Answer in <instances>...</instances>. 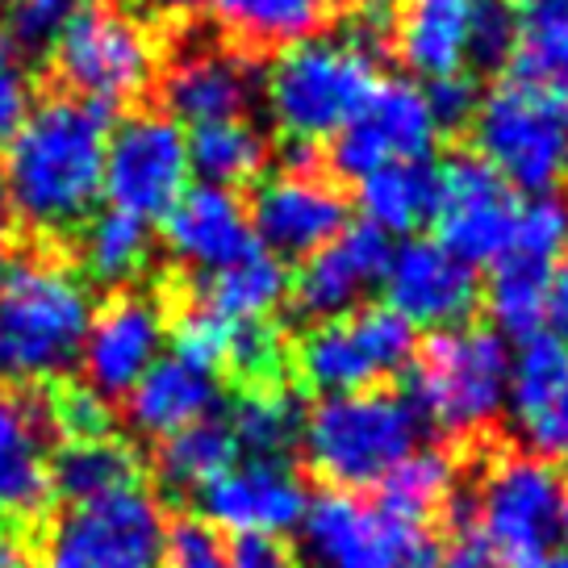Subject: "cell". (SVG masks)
<instances>
[{
    "instance_id": "6da1fadb",
    "label": "cell",
    "mask_w": 568,
    "mask_h": 568,
    "mask_svg": "<svg viewBox=\"0 0 568 568\" xmlns=\"http://www.w3.org/2000/svg\"><path fill=\"white\" fill-rule=\"evenodd\" d=\"M109 113L113 109L80 97H47L30 109L21 130L4 142V189L9 213L38 234L75 231L97 213L105 184Z\"/></svg>"
},
{
    "instance_id": "7a4b0ae2",
    "label": "cell",
    "mask_w": 568,
    "mask_h": 568,
    "mask_svg": "<svg viewBox=\"0 0 568 568\" xmlns=\"http://www.w3.org/2000/svg\"><path fill=\"white\" fill-rule=\"evenodd\" d=\"M89 284L59 260H21L0 276V385L54 381L80 359Z\"/></svg>"
},
{
    "instance_id": "3957f363",
    "label": "cell",
    "mask_w": 568,
    "mask_h": 568,
    "mask_svg": "<svg viewBox=\"0 0 568 568\" xmlns=\"http://www.w3.org/2000/svg\"><path fill=\"white\" fill-rule=\"evenodd\" d=\"M423 439V418L402 393H326L305 414L302 447L310 468L331 489H373Z\"/></svg>"
},
{
    "instance_id": "277c9868",
    "label": "cell",
    "mask_w": 568,
    "mask_h": 568,
    "mask_svg": "<svg viewBox=\"0 0 568 568\" xmlns=\"http://www.w3.org/2000/svg\"><path fill=\"white\" fill-rule=\"evenodd\" d=\"M376 80L373 54L343 34H314L276 51L267 75H260V97L284 139L314 146L335 139Z\"/></svg>"
},
{
    "instance_id": "5b68a950",
    "label": "cell",
    "mask_w": 568,
    "mask_h": 568,
    "mask_svg": "<svg viewBox=\"0 0 568 568\" xmlns=\"http://www.w3.org/2000/svg\"><path fill=\"white\" fill-rule=\"evenodd\" d=\"M510 347L494 326L435 331L406 364V397L423 426L468 435L506 409Z\"/></svg>"
},
{
    "instance_id": "8992f818",
    "label": "cell",
    "mask_w": 568,
    "mask_h": 568,
    "mask_svg": "<svg viewBox=\"0 0 568 568\" xmlns=\"http://www.w3.org/2000/svg\"><path fill=\"white\" fill-rule=\"evenodd\" d=\"M297 535V568H439L430 523L393 515L347 489L310 497Z\"/></svg>"
},
{
    "instance_id": "52a82bcc",
    "label": "cell",
    "mask_w": 568,
    "mask_h": 568,
    "mask_svg": "<svg viewBox=\"0 0 568 568\" xmlns=\"http://www.w3.org/2000/svg\"><path fill=\"white\" fill-rule=\"evenodd\" d=\"M468 125L477 155L515 193H556L568 172V113L551 92L506 75L480 97Z\"/></svg>"
},
{
    "instance_id": "ba28073f",
    "label": "cell",
    "mask_w": 568,
    "mask_h": 568,
    "mask_svg": "<svg viewBox=\"0 0 568 568\" xmlns=\"http://www.w3.org/2000/svg\"><path fill=\"white\" fill-rule=\"evenodd\" d=\"M565 494L560 468L544 456H497L480 477L473 510L456 506V518L473 523L510 568H539L560 539Z\"/></svg>"
},
{
    "instance_id": "9c48e42d",
    "label": "cell",
    "mask_w": 568,
    "mask_h": 568,
    "mask_svg": "<svg viewBox=\"0 0 568 568\" xmlns=\"http://www.w3.org/2000/svg\"><path fill=\"white\" fill-rule=\"evenodd\" d=\"M155 68L160 51L151 30L109 0L89 4L51 47V71L68 97L97 101L105 109L142 97L155 80Z\"/></svg>"
},
{
    "instance_id": "30bf717a",
    "label": "cell",
    "mask_w": 568,
    "mask_h": 568,
    "mask_svg": "<svg viewBox=\"0 0 568 568\" xmlns=\"http://www.w3.org/2000/svg\"><path fill=\"white\" fill-rule=\"evenodd\" d=\"M168 515L146 485L71 501L42 539L38 568H163Z\"/></svg>"
},
{
    "instance_id": "8fae6325",
    "label": "cell",
    "mask_w": 568,
    "mask_h": 568,
    "mask_svg": "<svg viewBox=\"0 0 568 568\" xmlns=\"http://www.w3.org/2000/svg\"><path fill=\"white\" fill-rule=\"evenodd\" d=\"M418 352V326L389 305H364L343 318L314 322L297 347V373L314 393L376 389L385 376L406 373Z\"/></svg>"
},
{
    "instance_id": "7c38bea8",
    "label": "cell",
    "mask_w": 568,
    "mask_h": 568,
    "mask_svg": "<svg viewBox=\"0 0 568 568\" xmlns=\"http://www.w3.org/2000/svg\"><path fill=\"white\" fill-rule=\"evenodd\" d=\"M515 213V189L473 151L452 155L444 168H435V243L468 267H489L510 247Z\"/></svg>"
},
{
    "instance_id": "4fadbf2b",
    "label": "cell",
    "mask_w": 568,
    "mask_h": 568,
    "mask_svg": "<svg viewBox=\"0 0 568 568\" xmlns=\"http://www.w3.org/2000/svg\"><path fill=\"white\" fill-rule=\"evenodd\" d=\"M189 189V139L184 125L168 113H134L118 130H109L105 184L113 210H125L151 222Z\"/></svg>"
},
{
    "instance_id": "5bb4252c",
    "label": "cell",
    "mask_w": 568,
    "mask_h": 568,
    "mask_svg": "<svg viewBox=\"0 0 568 568\" xmlns=\"http://www.w3.org/2000/svg\"><path fill=\"white\" fill-rule=\"evenodd\" d=\"M439 130L414 80H376L364 105L331 139V168L359 180L385 163H418L435 151Z\"/></svg>"
},
{
    "instance_id": "9a60e30c",
    "label": "cell",
    "mask_w": 568,
    "mask_h": 568,
    "mask_svg": "<svg viewBox=\"0 0 568 568\" xmlns=\"http://www.w3.org/2000/svg\"><path fill=\"white\" fill-rule=\"evenodd\" d=\"M163 113L180 125H205L222 118H251L260 101V71L234 42L193 38L184 42L160 80Z\"/></svg>"
},
{
    "instance_id": "2e32d148",
    "label": "cell",
    "mask_w": 568,
    "mask_h": 568,
    "mask_svg": "<svg viewBox=\"0 0 568 568\" xmlns=\"http://www.w3.org/2000/svg\"><path fill=\"white\" fill-rule=\"evenodd\" d=\"M305 480L288 460L243 456L196 489L201 518L231 535H288L305 515Z\"/></svg>"
},
{
    "instance_id": "e0dca14e",
    "label": "cell",
    "mask_w": 568,
    "mask_h": 568,
    "mask_svg": "<svg viewBox=\"0 0 568 568\" xmlns=\"http://www.w3.org/2000/svg\"><path fill=\"white\" fill-rule=\"evenodd\" d=\"M381 284L385 305L423 331L464 326L480 305L477 267L456 260L435 239H406L402 247H393Z\"/></svg>"
},
{
    "instance_id": "ac0fdd59",
    "label": "cell",
    "mask_w": 568,
    "mask_h": 568,
    "mask_svg": "<svg viewBox=\"0 0 568 568\" xmlns=\"http://www.w3.org/2000/svg\"><path fill=\"white\" fill-rule=\"evenodd\" d=\"M168 343V314L151 293H118L101 310H92L80 364L84 385L101 397H125L139 385V376L163 355Z\"/></svg>"
},
{
    "instance_id": "d6986e66",
    "label": "cell",
    "mask_w": 568,
    "mask_h": 568,
    "mask_svg": "<svg viewBox=\"0 0 568 568\" xmlns=\"http://www.w3.org/2000/svg\"><path fill=\"white\" fill-rule=\"evenodd\" d=\"M251 234L276 260H305L347 226V196L318 172H293L264 180L251 201Z\"/></svg>"
},
{
    "instance_id": "ffe728a7",
    "label": "cell",
    "mask_w": 568,
    "mask_h": 568,
    "mask_svg": "<svg viewBox=\"0 0 568 568\" xmlns=\"http://www.w3.org/2000/svg\"><path fill=\"white\" fill-rule=\"evenodd\" d=\"M389 251V239L368 222L343 226L331 243H322L318 251L305 255L297 276H288V293H293L297 314L305 322H326L359 310V302L385 276Z\"/></svg>"
},
{
    "instance_id": "44dd1931",
    "label": "cell",
    "mask_w": 568,
    "mask_h": 568,
    "mask_svg": "<svg viewBox=\"0 0 568 568\" xmlns=\"http://www.w3.org/2000/svg\"><path fill=\"white\" fill-rule=\"evenodd\" d=\"M163 222V247L189 272H217V267L243 260L255 251V234H251V217L243 196L234 189H217V184H193L168 205Z\"/></svg>"
},
{
    "instance_id": "7402d4cb",
    "label": "cell",
    "mask_w": 568,
    "mask_h": 568,
    "mask_svg": "<svg viewBox=\"0 0 568 568\" xmlns=\"http://www.w3.org/2000/svg\"><path fill=\"white\" fill-rule=\"evenodd\" d=\"M47 414L42 402L0 385V518H34L51 501L47 477Z\"/></svg>"
},
{
    "instance_id": "603a6c76",
    "label": "cell",
    "mask_w": 568,
    "mask_h": 568,
    "mask_svg": "<svg viewBox=\"0 0 568 568\" xmlns=\"http://www.w3.org/2000/svg\"><path fill=\"white\" fill-rule=\"evenodd\" d=\"M485 0H402L393 47L414 75L439 80L473 63V30Z\"/></svg>"
},
{
    "instance_id": "cb8c5ba5",
    "label": "cell",
    "mask_w": 568,
    "mask_h": 568,
    "mask_svg": "<svg viewBox=\"0 0 568 568\" xmlns=\"http://www.w3.org/2000/svg\"><path fill=\"white\" fill-rule=\"evenodd\" d=\"M222 385L213 373H196L176 355H160L139 385L125 393V423L146 439H168L184 426L217 414Z\"/></svg>"
},
{
    "instance_id": "d4e9b609",
    "label": "cell",
    "mask_w": 568,
    "mask_h": 568,
    "mask_svg": "<svg viewBox=\"0 0 568 568\" xmlns=\"http://www.w3.org/2000/svg\"><path fill=\"white\" fill-rule=\"evenodd\" d=\"M284 297H288V267L264 247L247 251L243 260L217 267V272H205L196 284V305L231 326L272 318V310Z\"/></svg>"
},
{
    "instance_id": "484cf974",
    "label": "cell",
    "mask_w": 568,
    "mask_h": 568,
    "mask_svg": "<svg viewBox=\"0 0 568 568\" xmlns=\"http://www.w3.org/2000/svg\"><path fill=\"white\" fill-rule=\"evenodd\" d=\"M213 21L234 47L247 51H281L326 30L338 0H210Z\"/></svg>"
},
{
    "instance_id": "4316f807",
    "label": "cell",
    "mask_w": 568,
    "mask_h": 568,
    "mask_svg": "<svg viewBox=\"0 0 568 568\" xmlns=\"http://www.w3.org/2000/svg\"><path fill=\"white\" fill-rule=\"evenodd\" d=\"M47 477H51V497L71 506V501H92V497L142 485V464L125 439L101 435V439H71L59 447L47 464Z\"/></svg>"
},
{
    "instance_id": "83f0119b",
    "label": "cell",
    "mask_w": 568,
    "mask_h": 568,
    "mask_svg": "<svg viewBox=\"0 0 568 568\" xmlns=\"http://www.w3.org/2000/svg\"><path fill=\"white\" fill-rule=\"evenodd\" d=\"M355 201L364 222L376 226L385 239H409V234L430 222L435 210V168L418 163H385L368 176L355 180Z\"/></svg>"
},
{
    "instance_id": "f1b7e54d",
    "label": "cell",
    "mask_w": 568,
    "mask_h": 568,
    "mask_svg": "<svg viewBox=\"0 0 568 568\" xmlns=\"http://www.w3.org/2000/svg\"><path fill=\"white\" fill-rule=\"evenodd\" d=\"M510 63V75L568 101V0H518Z\"/></svg>"
},
{
    "instance_id": "f546056e",
    "label": "cell",
    "mask_w": 568,
    "mask_h": 568,
    "mask_svg": "<svg viewBox=\"0 0 568 568\" xmlns=\"http://www.w3.org/2000/svg\"><path fill=\"white\" fill-rule=\"evenodd\" d=\"M189 172L201 176V184L217 189H243L267 168L272 142L251 118H222V122L189 125Z\"/></svg>"
},
{
    "instance_id": "4dcf8cb0",
    "label": "cell",
    "mask_w": 568,
    "mask_h": 568,
    "mask_svg": "<svg viewBox=\"0 0 568 568\" xmlns=\"http://www.w3.org/2000/svg\"><path fill=\"white\" fill-rule=\"evenodd\" d=\"M489 267H494V276H489L485 305L494 314V331L501 338H518V343L539 335L544 318H548V284L556 264L506 247Z\"/></svg>"
},
{
    "instance_id": "1f68e13d",
    "label": "cell",
    "mask_w": 568,
    "mask_h": 568,
    "mask_svg": "<svg viewBox=\"0 0 568 568\" xmlns=\"http://www.w3.org/2000/svg\"><path fill=\"white\" fill-rule=\"evenodd\" d=\"M80 267L84 276L97 284H130L139 281L146 264H151V226L134 217L125 210H113L109 205L105 213H89L80 222Z\"/></svg>"
},
{
    "instance_id": "d6a6232c",
    "label": "cell",
    "mask_w": 568,
    "mask_h": 568,
    "mask_svg": "<svg viewBox=\"0 0 568 568\" xmlns=\"http://www.w3.org/2000/svg\"><path fill=\"white\" fill-rule=\"evenodd\" d=\"M239 456H267V460H288L293 447H302L305 409L284 385L264 389H243V397L226 414Z\"/></svg>"
},
{
    "instance_id": "836d02e7",
    "label": "cell",
    "mask_w": 568,
    "mask_h": 568,
    "mask_svg": "<svg viewBox=\"0 0 568 568\" xmlns=\"http://www.w3.org/2000/svg\"><path fill=\"white\" fill-rule=\"evenodd\" d=\"M234 460H239V444H234L231 426H226V418L210 414V418H201V423L160 439L155 473H160V480L168 489L196 494L205 480H213Z\"/></svg>"
},
{
    "instance_id": "e575fe53",
    "label": "cell",
    "mask_w": 568,
    "mask_h": 568,
    "mask_svg": "<svg viewBox=\"0 0 568 568\" xmlns=\"http://www.w3.org/2000/svg\"><path fill=\"white\" fill-rule=\"evenodd\" d=\"M381 489V506L414 523H430L444 510L456 489V468L439 447H414L406 460H397L385 473Z\"/></svg>"
},
{
    "instance_id": "d590c367",
    "label": "cell",
    "mask_w": 568,
    "mask_h": 568,
    "mask_svg": "<svg viewBox=\"0 0 568 568\" xmlns=\"http://www.w3.org/2000/svg\"><path fill=\"white\" fill-rule=\"evenodd\" d=\"M226 368L243 381V389L281 385L284 368H288V343H284V335L267 318L243 322V326H234V335H231Z\"/></svg>"
},
{
    "instance_id": "8d00e7d4",
    "label": "cell",
    "mask_w": 568,
    "mask_h": 568,
    "mask_svg": "<svg viewBox=\"0 0 568 568\" xmlns=\"http://www.w3.org/2000/svg\"><path fill=\"white\" fill-rule=\"evenodd\" d=\"M42 414H47L51 435H63V444L113 435V402L101 397L92 385H54L42 402Z\"/></svg>"
},
{
    "instance_id": "74e56055",
    "label": "cell",
    "mask_w": 568,
    "mask_h": 568,
    "mask_svg": "<svg viewBox=\"0 0 568 568\" xmlns=\"http://www.w3.org/2000/svg\"><path fill=\"white\" fill-rule=\"evenodd\" d=\"M231 335L234 326L222 322L217 314L193 305L189 314H180L172 326H168V338H172V355L180 364H189L196 373H222L226 368V355H231Z\"/></svg>"
},
{
    "instance_id": "f35d334b",
    "label": "cell",
    "mask_w": 568,
    "mask_h": 568,
    "mask_svg": "<svg viewBox=\"0 0 568 568\" xmlns=\"http://www.w3.org/2000/svg\"><path fill=\"white\" fill-rule=\"evenodd\" d=\"M97 0H9L4 34L21 51H51L54 38L68 30Z\"/></svg>"
},
{
    "instance_id": "ab89813d",
    "label": "cell",
    "mask_w": 568,
    "mask_h": 568,
    "mask_svg": "<svg viewBox=\"0 0 568 568\" xmlns=\"http://www.w3.org/2000/svg\"><path fill=\"white\" fill-rule=\"evenodd\" d=\"M163 568H226V535L201 515L168 523Z\"/></svg>"
},
{
    "instance_id": "60d3db41",
    "label": "cell",
    "mask_w": 568,
    "mask_h": 568,
    "mask_svg": "<svg viewBox=\"0 0 568 568\" xmlns=\"http://www.w3.org/2000/svg\"><path fill=\"white\" fill-rule=\"evenodd\" d=\"M515 426L523 430V439L535 447V456H544V460H568V368L548 389V397Z\"/></svg>"
},
{
    "instance_id": "b9f144b4",
    "label": "cell",
    "mask_w": 568,
    "mask_h": 568,
    "mask_svg": "<svg viewBox=\"0 0 568 568\" xmlns=\"http://www.w3.org/2000/svg\"><path fill=\"white\" fill-rule=\"evenodd\" d=\"M423 97H426V109H430V122H435L439 134H447V130H464V125L473 122V113H477V105H480L477 84H473L464 71H456V75H439V80H426Z\"/></svg>"
},
{
    "instance_id": "7bdbcfd3",
    "label": "cell",
    "mask_w": 568,
    "mask_h": 568,
    "mask_svg": "<svg viewBox=\"0 0 568 568\" xmlns=\"http://www.w3.org/2000/svg\"><path fill=\"white\" fill-rule=\"evenodd\" d=\"M515 51V9L506 0H485L473 30V63L477 68H497Z\"/></svg>"
},
{
    "instance_id": "ee69618b",
    "label": "cell",
    "mask_w": 568,
    "mask_h": 568,
    "mask_svg": "<svg viewBox=\"0 0 568 568\" xmlns=\"http://www.w3.org/2000/svg\"><path fill=\"white\" fill-rule=\"evenodd\" d=\"M393 21H397V0H355L343 38L364 54L381 59L385 47H393Z\"/></svg>"
},
{
    "instance_id": "f6af8a7d",
    "label": "cell",
    "mask_w": 568,
    "mask_h": 568,
    "mask_svg": "<svg viewBox=\"0 0 568 568\" xmlns=\"http://www.w3.org/2000/svg\"><path fill=\"white\" fill-rule=\"evenodd\" d=\"M226 568H297V556L281 535H234L226 544Z\"/></svg>"
},
{
    "instance_id": "bcb514c9",
    "label": "cell",
    "mask_w": 568,
    "mask_h": 568,
    "mask_svg": "<svg viewBox=\"0 0 568 568\" xmlns=\"http://www.w3.org/2000/svg\"><path fill=\"white\" fill-rule=\"evenodd\" d=\"M439 568H510V560L473 523H460L456 535L439 548Z\"/></svg>"
},
{
    "instance_id": "7dc6e473",
    "label": "cell",
    "mask_w": 568,
    "mask_h": 568,
    "mask_svg": "<svg viewBox=\"0 0 568 568\" xmlns=\"http://www.w3.org/2000/svg\"><path fill=\"white\" fill-rule=\"evenodd\" d=\"M30 109H34L30 75L13 63H0V146L18 134L21 122L30 118Z\"/></svg>"
},
{
    "instance_id": "c3c4849f",
    "label": "cell",
    "mask_w": 568,
    "mask_h": 568,
    "mask_svg": "<svg viewBox=\"0 0 568 568\" xmlns=\"http://www.w3.org/2000/svg\"><path fill=\"white\" fill-rule=\"evenodd\" d=\"M544 326H551V335L560 338L568 347V255L556 264L551 272V284H548V318Z\"/></svg>"
},
{
    "instance_id": "681fc988",
    "label": "cell",
    "mask_w": 568,
    "mask_h": 568,
    "mask_svg": "<svg viewBox=\"0 0 568 568\" xmlns=\"http://www.w3.org/2000/svg\"><path fill=\"white\" fill-rule=\"evenodd\" d=\"M142 4H151V9H160V13H189V9L205 4V0H142Z\"/></svg>"
},
{
    "instance_id": "f907efd6",
    "label": "cell",
    "mask_w": 568,
    "mask_h": 568,
    "mask_svg": "<svg viewBox=\"0 0 568 568\" xmlns=\"http://www.w3.org/2000/svg\"><path fill=\"white\" fill-rule=\"evenodd\" d=\"M0 568H34V560L26 556V551H18V548H0Z\"/></svg>"
},
{
    "instance_id": "816d5d0a",
    "label": "cell",
    "mask_w": 568,
    "mask_h": 568,
    "mask_svg": "<svg viewBox=\"0 0 568 568\" xmlns=\"http://www.w3.org/2000/svg\"><path fill=\"white\" fill-rule=\"evenodd\" d=\"M9 264H13V251H9V239H4V231H0V276L9 272Z\"/></svg>"
},
{
    "instance_id": "f5cc1de1",
    "label": "cell",
    "mask_w": 568,
    "mask_h": 568,
    "mask_svg": "<svg viewBox=\"0 0 568 568\" xmlns=\"http://www.w3.org/2000/svg\"><path fill=\"white\" fill-rule=\"evenodd\" d=\"M0 63H13V42L4 34V26H0Z\"/></svg>"
},
{
    "instance_id": "db71d44e",
    "label": "cell",
    "mask_w": 568,
    "mask_h": 568,
    "mask_svg": "<svg viewBox=\"0 0 568 568\" xmlns=\"http://www.w3.org/2000/svg\"><path fill=\"white\" fill-rule=\"evenodd\" d=\"M539 568H568V551H551V556Z\"/></svg>"
},
{
    "instance_id": "11a10c76",
    "label": "cell",
    "mask_w": 568,
    "mask_h": 568,
    "mask_svg": "<svg viewBox=\"0 0 568 568\" xmlns=\"http://www.w3.org/2000/svg\"><path fill=\"white\" fill-rule=\"evenodd\" d=\"M9 213V189H4V172H0V217Z\"/></svg>"
},
{
    "instance_id": "9f6ffc18",
    "label": "cell",
    "mask_w": 568,
    "mask_h": 568,
    "mask_svg": "<svg viewBox=\"0 0 568 568\" xmlns=\"http://www.w3.org/2000/svg\"><path fill=\"white\" fill-rule=\"evenodd\" d=\"M560 539H568V494H565V510H560Z\"/></svg>"
},
{
    "instance_id": "6f0895ef",
    "label": "cell",
    "mask_w": 568,
    "mask_h": 568,
    "mask_svg": "<svg viewBox=\"0 0 568 568\" xmlns=\"http://www.w3.org/2000/svg\"><path fill=\"white\" fill-rule=\"evenodd\" d=\"M0 548H4V523H0Z\"/></svg>"
}]
</instances>
